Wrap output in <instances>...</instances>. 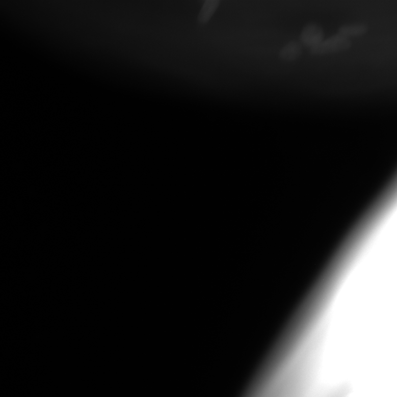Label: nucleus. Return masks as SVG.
Returning a JSON list of instances; mask_svg holds the SVG:
<instances>
[{"label":"nucleus","instance_id":"f257e3e1","mask_svg":"<svg viewBox=\"0 0 397 397\" xmlns=\"http://www.w3.org/2000/svg\"><path fill=\"white\" fill-rule=\"evenodd\" d=\"M352 45L351 38L337 33L323 39L319 44L309 48V52L312 55H325L348 49Z\"/></svg>","mask_w":397,"mask_h":397},{"label":"nucleus","instance_id":"f03ea898","mask_svg":"<svg viewBox=\"0 0 397 397\" xmlns=\"http://www.w3.org/2000/svg\"><path fill=\"white\" fill-rule=\"evenodd\" d=\"M325 36V31L319 23L312 21L307 23L300 34V41L302 44L310 47L319 44Z\"/></svg>","mask_w":397,"mask_h":397},{"label":"nucleus","instance_id":"7ed1b4c3","mask_svg":"<svg viewBox=\"0 0 397 397\" xmlns=\"http://www.w3.org/2000/svg\"><path fill=\"white\" fill-rule=\"evenodd\" d=\"M302 51V44L298 39H292L282 46L279 51V57L288 61L298 59Z\"/></svg>","mask_w":397,"mask_h":397},{"label":"nucleus","instance_id":"20e7f679","mask_svg":"<svg viewBox=\"0 0 397 397\" xmlns=\"http://www.w3.org/2000/svg\"><path fill=\"white\" fill-rule=\"evenodd\" d=\"M369 24L365 22H358L343 24L339 27L338 33L347 37L359 36L366 33L369 30Z\"/></svg>","mask_w":397,"mask_h":397},{"label":"nucleus","instance_id":"39448f33","mask_svg":"<svg viewBox=\"0 0 397 397\" xmlns=\"http://www.w3.org/2000/svg\"><path fill=\"white\" fill-rule=\"evenodd\" d=\"M220 3V0H205L197 16L198 22L203 24L207 23L219 8Z\"/></svg>","mask_w":397,"mask_h":397}]
</instances>
